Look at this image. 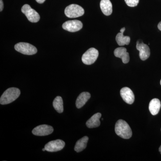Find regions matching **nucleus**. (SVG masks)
Here are the masks:
<instances>
[{"mask_svg":"<svg viewBox=\"0 0 161 161\" xmlns=\"http://www.w3.org/2000/svg\"><path fill=\"white\" fill-rule=\"evenodd\" d=\"M136 49L139 51V57L141 60H145L150 57V49L147 44H145L142 40H138L136 42Z\"/></svg>","mask_w":161,"mask_h":161,"instance_id":"7","label":"nucleus"},{"mask_svg":"<svg viewBox=\"0 0 161 161\" xmlns=\"http://www.w3.org/2000/svg\"><path fill=\"white\" fill-rule=\"evenodd\" d=\"M126 3L130 7H135L138 5L139 0H125Z\"/></svg>","mask_w":161,"mask_h":161,"instance_id":"20","label":"nucleus"},{"mask_svg":"<svg viewBox=\"0 0 161 161\" xmlns=\"http://www.w3.org/2000/svg\"><path fill=\"white\" fill-rule=\"evenodd\" d=\"M125 30V27H123L120 30V32L116 35V42L119 46H123L125 45H129L130 42V38L128 36H124L123 33Z\"/></svg>","mask_w":161,"mask_h":161,"instance_id":"13","label":"nucleus"},{"mask_svg":"<svg viewBox=\"0 0 161 161\" xmlns=\"http://www.w3.org/2000/svg\"><path fill=\"white\" fill-rule=\"evenodd\" d=\"M120 94L124 101L129 104H132L135 100V96L130 88L125 87L120 90Z\"/></svg>","mask_w":161,"mask_h":161,"instance_id":"11","label":"nucleus"},{"mask_svg":"<svg viewBox=\"0 0 161 161\" xmlns=\"http://www.w3.org/2000/svg\"><path fill=\"white\" fill-rule=\"evenodd\" d=\"M42 150H43V151H45L46 150H45V148H43V149H42Z\"/></svg>","mask_w":161,"mask_h":161,"instance_id":"25","label":"nucleus"},{"mask_svg":"<svg viewBox=\"0 0 161 161\" xmlns=\"http://www.w3.org/2000/svg\"><path fill=\"white\" fill-rule=\"evenodd\" d=\"M101 116L100 113H97L93 115L90 119L87 121V127L90 129L99 127L100 125V118Z\"/></svg>","mask_w":161,"mask_h":161,"instance_id":"14","label":"nucleus"},{"mask_svg":"<svg viewBox=\"0 0 161 161\" xmlns=\"http://www.w3.org/2000/svg\"><path fill=\"white\" fill-rule=\"evenodd\" d=\"M4 8V4H3V0H0V11H3Z\"/></svg>","mask_w":161,"mask_h":161,"instance_id":"21","label":"nucleus"},{"mask_svg":"<svg viewBox=\"0 0 161 161\" xmlns=\"http://www.w3.org/2000/svg\"><path fill=\"white\" fill-rule=\"evenodd\" d=\"M100 7L104 14L106 16L110 15L112 13V5L110 0H101Z\"/></svg>","mask_w":161,"mask_h":161,"instance_id":"16","label":"nucleus"},{"mask_svg":"<svg viewBox=\"0 0 161 161\" xmlns=\"http://www.w3.org/2000/svg\"><path fill=\"white\" fill-rule=\"evenodd\" d=\"M115 132L121 138L128 139L132 136V131L129 124L122 119H119L115 124Z\"/></svg>","mask_w":161,"mask_h":161,"instance_id":"1","label":"nucleus"},{"mask_svg":"<svg viewBox=\"0 0 161 161\" xmlns=\"http://www.w3.org/2000/svg\"><path fill=\"white\" fill-rule=\"evenodd\" d=\"M53 132V128L51 126L47 125H40L33 130L32 132L34 135L44 136L51 134Z\"/></svg>","mask_w":161,"mask_h":161,"instance_id":"10","label":"nucleus"},{"mask_svg":"<svg viewBox=\"0 0 161 161\" xmlns=\"http://www.w3.org/2000/svg\"><path fill=\"white\" fill-rule=\"evenodd\" d=\"M14 48L17 51L24 55H32L37 52L36 48L33 45L24 42L17 43L15 45Z\"/></svg>","mask_w":161,"mask_h":161,"instance_id":"4","label":"nucleus"},{"mask_svg":"<svg viewBox=\"0 0 161 161\" xmlns=\"http://www.w3.org/2000/svg\"><path fill=\"white\" fill-rule=\"evenodd\" d=\"M36 1L40 4H42L45 2V0H36Z\"/></svg>","mask_w":161,"mask_h":161,"instance_id":"22","label":"nucleus"},{"mask_svg":"<svg viewBox=\"0 0 161 161\" xmlns=\"http://www.w3.org/2000/svg\"><path fill=\"white\" fill-rule=\"evenodd\" d=\"M159 151L160 152L161 154V146H160V147H159Z\"/></svg>","mask_w":161,"mask_h":161,"instance_id":"24","label":"nucleus"},{"mask_svg":"<svg viewBox=\"0 0 161 161\" xmlns=\"http://www.w3.org/2000/svg\"><path fill=\"white\" fill-rule=\"evenodd\" d=\"M82 26L83 24L82 23L77 20L67 21L62 25L64 29L71 32L79 31L82 28Z\"/></svg>","mask_w":161,"mask_h":161,"instance_id":"9","label":"nucleus"},{"mask_svg":"<svg viewBox=\"0 0 161 161\" xmlns=\"http://www.w3.org/2000/svg\"><path fill=\"white\" fill-rule=\"evenodd\" d=\"M160 101L158 98H153L149 104V108L152 115H157L161 108Z\"/></svg>","mask_w":161,"mask_h":161,"instance_id":"17","label":"nucleus"},{"mask_svg":"<svg viewBox=\"0 0 161 161\" xmlns=\"http://www.w3.org/2000/svg\"><path fill=\"white\" fill-rule=\"evenodd\" d=\"M114 55L116 58H121L124 64L129 63L130 61V55L127 52V49L124 47H119L114 51Z\"/></svg>","mask_w":161,"mask_h":161,"instance_id":"12","label":"nucleus"},{"mask_svg":"<svg viewBox=\"0 0 161 161\" xmlns=\"http://www.w3.org/2000/svg\"><path fill=\"white\" fill-rule=\"evenodd\" d=\"M160 84H161V81H160Z\"/></svg>","mask_w":161,"mask_h":161,"instance_id":"26","label":"nucleus"},{"mask_svg":"<svg viewBox=\"0 0 161 161\" xmlns=\"http://www.w3.org/2000/svg\"><path fill=\"white\" fill-rule=\"evenodd\" d=\"M21 11L26 15L30 22L37 23L40 19V16L35 9H32L28 4H25L22 7Z\"/></svg>","mask_w":161,"mask_h":161,"instance_id":"6","label":"nucleus"},{"mask_svg":"<svg viewBox=\"0 0 161 161\" xmlns=\"http://www.w3.org/2000/svg\"><path fill=\"white\" fill-rule=\"evenodd\" d=\"M65 146V142L61 140L52 141L45 145V150L50 152H57L62 150Z\"/></svg>","mask_w":161,"mask_h":161,"instance_id":"8","label":"nucleus"},{"mask_svg":"<svg viewBox=\"0 0 161 161\" xmlns=\"http://www.w3.org/2000/svg\"><path fill=\"white\" fill-rule=\"evenodd\" d=\"M64 13L67 17L76 18L83 15L84 9L81 6L77 4H71L66 7Z\"/></svg>","mask_w":161,"mask_h":161,"instance_id":"3","label":"nucleus"},{"mask_svg":"<svg viewBox=\"0 0 161 161\" xmlns=\"http://www.w3.org/2000/svg\"><path fill=\"white\" fill-rule=\"evenodd\" d=\"M98 51L95 48L92 47L88 50L82 55L81 60L84 64L91 65L95 63L98 58Z\"/></svg>","mask_w":161,"mask_h":161,"instance_id":"5","label":"nucleus"},{"mask_svg":"<svg viewBox=\"0 0 161 161\" xmlns=\"http://www.w3.org/2000/svg\"><path fill=\"white\" fill-rule=\"evenodd\" d=\"M91 96V94L89 92H83L80 93L76 100V107L78 109L82 108L90 99Z\"/></svg>","mask_w":161,"mask_h":161,"instance_id":"15","label":"nucleus"},{"mask_svg":"<svg viewBox=\"0 0 161 161\" xmlns=\"http://www.w3.org/2000/svg\"><path fill=\"white\" fill-rule=\"evenodd\" d=\"M88 140L89 138L88 136H85L77 141L75 147V151L79 153L85 149L86 147Z\"/></svg>","mask_w":161,"mask_h":161,"instance_id":"18","label":"nucleus"},{"mask_svg":"<svg viewBox=\"0 0 161 161\" xmlns=\"http://www.w3.org/2000/svg\"><path fill=\"white\" fill-rule=\"evenodd\" d=\"M53 106L58 113H61L63 112V99L60 96H58L55 98L53 102Z\"/></svg>","mask_w":161,"mask_h":161,"instance_id":"19","label":"nucleus"},{"mask_svg":"<svg viewBox=\"0 0 161 161\" xmlns=\"http://www.w3.org/2000/svg\"><path fill=\"white\" fill-rule=\"evenodd\" d=\"M20 93V90L17 88H9L3 93L1 96L0 103L2 105H6L11 103L19 98Z\"/></svg>","mask_w":161,"mask_h":161,"instance_id":"2","label":"nucleus"},{"mask_svg":"<svg viewBox=\"0 0 161 161\" xmlns=\"http://www.w3.org/2000/svg\"><path fill=\"white\" fill-rule=\"evenodd\" d=\"M158 29L161 31V21L159 23H158Z\"/></svg>","mask_w":161,"mask_h":161,"instance_id":"23","label":"nucleus"}]
</instances>
